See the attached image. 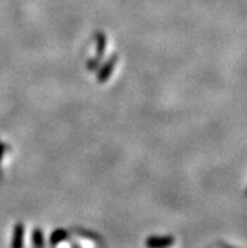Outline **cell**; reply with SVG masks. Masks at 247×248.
<instances>
[{
    "label": "cell",
    "instance_id": "obj_1",
    "mask_svg": "<svg viewBox=\"0 0 247 248\" xmlns=\"http://www.w3.org/2000/svg\"><path fill=\"white\" fill-rule=\"evenodd\" d=\"M175 239L172 236H153L145 241L147 248H172Z\"/></svg>",
    "mask_w": 247,
    "mask_h": 248
},
{
    "label": "cell",
    "instance_id": "obj_2",
    "mask_svg": "<svg viewBox=\"0 0 247 248\" xmlns=\"http://www.w3.org/2000/svg\"><path fill=\"white\" fill-rule=\"evenodd\" d=\"M76 237H77L80 245L83 248H96V246L99 245V237L96 234L86 232V231L77 230L76 231Z\"/></svg>",
    "mask_w": 247,
    "mask_h": 248
},
{
    "label": "cell",
    "instance_id": "obj_3",
    "mask_svg": "<svg viewBox=\"0 0 247 248\" xmlns=\"http://www.w3.org/2000/svg\"><path fill=\"white\" fill-rule=\"evenodd\" d=\"M24 226L22 223H18L13 228L12 237V248H23L24 243Z\"/></svg>",
    "mask_w": 247,
    "mask_h": 248
},
{
    "label": "cell",
    "instance_id": "obj_4",
    "mask_svg": "<svg viewBox=\"0 0 247 248\" xmlns=\"http://www.w3.org/2000/svg\"><path fill=\"white\" fill-rule=\"evenodd\" d=\"M116 64H117V57H114V58H111V60L106 63V66L102 67V69H101L100 73H99V81H100L101 83H105V81H107V79L111 77Z\"/></svg>",
    "mask_w": 247,
    "mask_h": 248
},
{
    "label": "cell",
    "instance_id": "obj_5",
    "mask_svg": "<svg viewBox=\"0 0 247 248\" xmlns=\"http://www.w3.org/2000/svg\"><path fill=\"white\" fill-rule=\"evenodd\" d=\"M68 239V232L65 230H56L53 233H52V236H50V243L52 246H57L58 243L63 242V241H67Z\"/></svg>",
    "mask_w": 247,
    "mask_h": 248
},
{
    "label": "cell",
    "instance_id": "obj_6",
    "mask_svg": "<svg viewBox=\"0 0 247 248\" xmlns=\"http://www.w3.org/2000/svg\"><path fill=\"white\" fill-rule=\"evenodd\" d=\"M32 242H33V247L34 248H44V237L43 233L39 228L33 230L32 233Z\"/></svg>",
    "mask_w": 247,
    "mask_h": 248
},
{
    "label": "cell",
    "instance_id": "obj_7",
    "mask_svg": "<svg viewBox=\"0 0 247 248\" xmlns=\"http://www.w3.org/2000/svg\"><path fill=\"white\" fill-rule=\"evenodd\" d=\"M6 150H8V145L0 142V164L4 160V157L6 155Z\"/></svg>",
    "mask_w": 247,
    "mask_h": 248
},
{
    "label": "cell",
    "instance_id": "obj_8",
    "mask_svg": "<svg viewBox=\"0 0 247 248\" xmlns=\"http://www.w3.org/2000/svg\"><path fill=\"white\" fill-rule=\"evenodd\" d=\"M221 248H233V247H230V246L227 245H221Z\"/></svg>",
    "mask_w": 247,
    "mask_h": 248
}]
</instances>
